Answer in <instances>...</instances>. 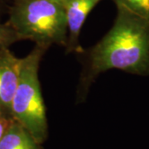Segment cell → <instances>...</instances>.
<instances>
[{"label":"cell","instance_id":"52a82bcc","mask_svg":"<svg viewBox=\"0 0 149 149\" xmlns=\"http://www.w3.org/2000/svg\"><path fill=\"white\" fill-rule=\"evenodd\" d=\"M116 7L123 8L134 13L149 17V0H113Z\"/></svg>","mask_w":149,"mask_h":149},{"label":"cell","instance_id":"30bf717a","mask_svg":"<svg viewBox=\"0 0 149 149\" xmlns=\"http://www.w3.org/2000/svg\"><path fill=\"white\" fill-rule=\"evenodd\" d=\"M1 8H2V6H1V1H0V12H1Z\"/></svg>","mask_w":149,"mask_h":149},{"label":"cell","instance_id":"277c9868","mask_svg":"<svg viewBox=\"0 0 149 149\" xmlns=\"http://www.w3.org/2000/svg\"><path fill=\"white\" fill-rule=\"evenodd\" d=\"M63 8L67 21L68 37L66 47L69 52L81 51L79 36L85 19L101 0H56Z\"/></svg>","mask_w":149,"mask_h":149},{"label":"cell","instance_id":"7a4b0ae2","mask_svg":"<svg viewBox=\"0 0 149 149\" xmlns=\"http://www.w3.org/2000/svg\"><path fill=\"white\" fill-rule=\"evenodd\" d=\"M22 40L44 47H66L68 28L65 13L56 0H14L7 22Z\"/></svg>","mask_w":149,"mask_h":149},{"label":"cell","instance_id":"3957f363","mask_svg":"<svg viewBox=\"0 0 149 149\" xmlns=\"http://www.w3.org/2000/svg\"><path fill=\"white\" fill-rule=\"evenodd\" d=\"M48 48L36 45L20 60L19 76L12 101L11 116L21 123L39 144L47 137V121L41 85L39 65Z\"/></svg>","mask_w":149,"mask_h":149},{"label":"cell","instance_id":"9c48e42d","mask_svg":"<svg viewBox=\"0 0 149 149\" xmlns=\"http://www.w3.org/2000/svg\"><path fill=\"white\" fill-rule=\"evenodd\" d=\"M12 120H13L12 116L3 113H0V139L4 135L7 129L10 125Z\"/></svg>","mask_w":149,"mask_h":149},{"label":"cell","instance_id":"ba28073f","mask_svg":"<svg viewBox=\"0 0 149 149\" xmlns=\"http://www.w3.org/2000/svg\"><path fill=\"white\" fill-rule=\"evenodd\" d=\"M19 41L20 37L8 23H0V51L9 48L11 45Z\"/></svg>","mask_w":149,"mask_h":149},{"label":"cell","instance_id":"8992f818","mask_svg":"<svg viewBox=\"0 0 149 149\" xmlns=\"http://www.w3.org/2000/svg\"><path fill=\"white\" fill-rule=\"evenodd\" d=\"M40 145L27 129L13 118L0 139V149H40Z\"/></svg>","mask_w":149,"mask_h":149},{"label":"cell","instance_id":"5b68a950","mask_svg":"<svg viewBox=\"0 0 149 149\" xmlns=\"http://www.w3.org/2000/svg\"><path fill=\"white\" fill-rule=\"evenodd\" d=\"M20 60L8 48L0 51V113L10 116L12 101L18 82Z\"/></svg>","mask_w":149,"mask_h":149},{"label":"cell","instance_id":"6da1fadb","mask_svg":"<svg viewBox=\"0 0 149 149\" xmlns=\"http://www.w3.org/2000/svg\"><path fill=\"white\" fill-rule=\"evenodd\" d=\"M88 63L82 89H87L99 74L109 70L149 75V17L117 7L113 25L92 47Z\"/></svg>","mask_w":149,"mask_h":149}]
</instances>
